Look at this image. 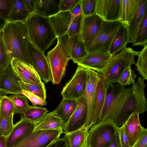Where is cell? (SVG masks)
I'll use <instances>...</instances> for the list:
<instances>
[{
  "instance_id": "6da1fadb",
  "label": "cell",
  "mask_w": 147,
  "mask_h": 147,
  "mask_svg": "<svg viewBox=\"0 0 147 147\" xmlns=\"http://www.w3.org/2000/svg\"><path fill=\"white\" fill-rule=\"evenodd\" d=\"M107 89L105 101L98 122L110 120L119 127L132 113H136L131 88L118 83L109 86Z\"/></svg>"
},
{
  "instance_id": "7a4b0ae2",
  "label": "cell",
  "mask_w": 147,
  "mask_h": 147,
  "mask_svg": "<svg viewBox=\"0 0 147 147\" xmlns=\"http://www.w3.org/2000/svg\"><path fill=\"white\" fill-rule=\"evenodd\" d=\"M1 34L11 58H17L32 65L28 50L30 41L25 23L7 22Z\"/></svg>"
},
{
  "instance_id": "3957f363",
  "label": "cell",
  "mask_w": 147,
  "mask_h": 147,
  "mask_svg": "<svg viewBox=\"0 0 147 147\" xmlns=\"http://www.w3.org/2000/svg\"><path fill=\"white\" fill-rule=\"evenodd\" d=\"M25 24L30 42L45 53L57 38L49 18L35 13L30 15Z\"/></svg>"
},
{
  "instance_id": "277c9868",
  "label": "cell",
  "mask_w": 147,
  "mask_h": 147,
  "mask_svg": "<svg viewBox=\"0 0 147 147\" xmlns=\"http://www.w3.org/2000/svg\"><path fill=\"white\" fill-rule=\"evenodd\" d=\"M57 38V45L47 52L46 56L51 72V82L53 84L60 83L71 59L68 34Z\"/></svg>"
},
{
  "instance_id": "5b68a950",
  "label": "cell",
  "mask_w": 147,
  "mask_h": 147,
  "mask_svg": "<svg viewBox=\"0 0 147 147\" xmlns=\"http://www.w3.org/2000/svg\"><path fill=\"white\" fill-rule=\"evenodd\" d=\"M139 52L130 47H126L119 53L112 56L102 72L106 88L117 83L119 75L127 67L135 64L134 58Z\"/></svg>"
},
{
  "instance_id": "8992f818",
  "label": "cell",
  "mask_w": 147,
  "mask_h": 147,
  "mask_svg": "<svg viewBox=\"0 0 147 147\" xmlns=\"http://www.w3.org/2000/svg\"><path fill=\"white\" fill-rule=\"evenodd\" d=\"M122 24L119 19L111 21H104L94 37L84 43L88 54L109 53L114 36Z\"/></svg>"
},
{
  "instance_id": "52a82bcc",
  "label": "cell",
  "mask_w": 147,
  "mask_h": 147,
  "mask_svg": "<svg viewBox=\"0 0 147 147\" xmlns=\"http://www.w3.org/2000/svg\"><path fill=\"white\" fill-rule=\"evenodd\" d=\"M119 127L110 120L92 125L88 131L87 147H108Z\"/></svg>"
},
{
  "instance_id": "ba28073f",
  "label": "cell",
  "mask_w": 147,
  "mask_h": 147,
  "mask_svg": "<svg viewBox=\"0 0 147 147\" xmlns=\"http://www.w3.org/2000/svg\"><path fill=\"white\" fill-rule=\"evenodd\" d=\"M34 127L24 133L11 147H46L59 138L62 130L33 131Z\"/></svg>"
},
{
  "instance_id": "9c48e42d",
  "label": "cell",
  "mask_w": 147,
  "mask_h": 147,
  "mask_svg": "<svg viewBox=\"0 0 147 147\" xmlns=\"http://www.w3.org/2000/svg\"><path fill=\"white\" fill-rule=\"evenodd\" d=\"M87 78L86 69L78 66L71 78L63 87L61 93L63 98L78 100L82 97Z\"/></svg>"
},
{
  "instance_id": "30bf717a",
  "label": "cell",
  "mask_w": 147,
  "mask_h": 147,
  "mask_svg": "<svg viewBox=\"0 0 147 147\" xmlns=\"http://www.w3.org/2000/svg\"><path fill=\"white\" fill-rule=\"evenodd\" d=\"M87 78L86 88L82 97L87 105V117L85 128L89 130L92 125L95 108L96 88L99 74L96 71L86 69Z\"/></svg>"
},
{
  "instance_id": "8fae6325",
  "label": "cell",
  "mask_w": 147,
  "mask_h": 147,
  "mask_svg": "<svg viewBox=\"0 0 147 147\" xmlns=\"http://www.w3.org/2000/svg\"><path fill=\"white\" fill-rule=\"evenodd\" d=\"M28 50L32 65L41 79L45 83L51 82L49 66L45 53L34 47L30 42Z\"/></svg>"
},
{
  "instance_id": "7c38bea8",
  "label": "cell",
  "mask_w": 147,
  "mask_h": 147,
  "mask_svg": "<svg viewBox=\"0 0 147 147\" xmlns=\"http://www.w3.org/2000/svg\"><path fill=\"white\" fill-rule=\"evenodd\" d=\"M10 65L14 73L21 81L34 84L41 81L32 65L17 58H13L11 60Z\"/></svg>"
},
{
  "instance_id": "4fadbf2b",
  "label": "cell",
  "mask_w": 147,
  "mask_h": 147,
  "mask_svg": "<svg viewBox=\"0 0 147 147\" xmlns=\"http://www.w3.org/2000/svg\"><path fill=\"white\" fill-rule=\"evenodd\" d=\"M136 2L134 17L129 25L125 27L126 44L135 42L142 23L147 13V0H136Z\"/></svg>"
},
{
  "instance_id": "5bb4252c",
  "label": "cell",
  "mask_w": 147,
  "mask_h": 147,
  "mask_svg": "<svg viewBox=\"0 0 147 147\" xmlns=\"http://www.w3.org/2000/svg\"><path fill=\"white\" fill-rule=\"evenodd\" d=\"M87 117L86 104L82 97L79 99V103L77 108L69 121L65 125L63 129V133H68L85 128Z\"/></svg>"
},
{
  "instance_id": "9a60e30c",
  "label": "cell",
  "mask_w": 147,
  "mask_h": 147,
  "mask_svg": "<svg viewBox=\"0 0 147 147\" xmlns=\"http://www.w3.org/2000/svg\"><path fill=\"white\" fill-rule=\"evenodd\" d=\"M104 21L95 13L83 18L81 34L84 43L90 41L94 37Z\"/></svg>"
},
{
  "instance_id": "2e32d148",
  "label": "cell",
  "mask_w": 147,
  "mask_h": 147,
  "mask_svg": "<svg viewBox=\"0 0 147 147\" xmlns=\"http://www.w3.org/2000/svg\"><path fill=\"white\" fill-rule=\"evenodd\" d=\"M112 56L109 53L88 54L77 65L86 69L94 70L99 74L102 72Z\"/></svg>"
},
{
  "instance_id": "e0dca14e",
  "label": "cell",
  "mask_w": 147,
  "mask_h": 147,
  "mask_svg": "<svg viewBox=\"0 0 147 147\" xmlns=\"http://www.w3.org/2000/svg\"><path fill=\"white\" fill-rule=\"evenodd\" d=\"M49 18L57 38L68 34L74 19L69 11H60Z\"/></svg>"
},
{
  "instance_id": "ac0fdd59",
  "label": "cell",
  "mask_w": 147,
  "mask_h": 147,
  "mask_svg": "<svg viewBox=\"0 0 147 147\" xmlns=\"http://www.w3.org/2000/svg\"><path fill=\"white\" fill-rule=\"evenodd\" d=\"M32 121L34 126L33 131L49 130H63L65 125L61 119L53 111L47 113L40 118Z\"/></svg>"
},
{
  "instance_id": "d6986e66",
  "label": "cell",
  "mask_w": 147,
  "mask_h": 147,
  "mask_svg": "<svg viewBox=\"0 0 147 147\" xmlns=\"http://www.w3.org/2000/svg\"><path fill=\"white\" fill-rule=\"evenodd\" d=\"M123 125L130 147H133L140 137L144 127L141 125L139 115L134 112Z\"/></svg>"
},
{
  "instance_id": "ffe728a7",
  "label": "cell",
  "mask_w": 147,
  "mask_h": 147,
  "mask_svg": "<svg viewBox=\"0 0 147 147\" xmlns=\"http://www.w3.org/2000/svg\"><path fill=\"white\" fill-rule=\"evenodd\" d=\"M99 74L96 88L94 111L92 125L98 123L99 121L107 93V89L104 80L102 76Z\"/></svg>"
},
{
  "instance_id": "44dd1931",
  "label": "cell",
  "mask_w": 147,
  "mask_h": 147,
  "mask_svg": "<svg viewBox=\"0 0 147 147\" xmlns=\"http://www.w3.org/2000/svg\"><path fill=\"white\" fill-rule=\"evenodd\" d=\"M145 79L139 77L137 81L132 84L131 88L134 95L136 105V113L139 115L147 111V99L145 97L146 86Z\"/></svg>"
},
{
  "instance_id": "7402d4cb",
  "label": "cell",
  "mask_w": 147,
  "mask_h": 147,
  "mask_svg": "<svg viewBox=\"0 0 147 147\" xmlns=\"http://www.w3.org/2000/svg\"><path fill=\"white\" fill-rule=\"evenodd\" d=\"M69 43L71 59L77 64L88 55L81 33L69 37Z\"/></svg>"
},
{
  "instance_id": "603a6c76",
  "label": "cell",
  "mask_w": 147,
  "mask_h": 147,
  "mask_svg": "<svg viewBox=\"0 0 147 147\" xmlns=\"http://www.w3.org/2000/svg\"><path fill=\"white\" fill-rule=\"evenodd\" d=\"M19 80L10 65L6 69L0 82V89L6 91L9 94H20L22 90L19 86Z\"/></svg>"
},
{
  "instance_id": "cb8c5ba5",
  "label": "cell",
  "mask_w": 147,
  "mask_h": 147,
  "mask_svg": "<svg viewBox=\"0 0 147 147\" xmlns=\"http://www.w3.org/2000/svg\"><path fill=\"white\" fill-rule=\"evenodd\" d=\"M34 127L32 120L20 119L14 124L10 134L6 137L7 147L13 146L24 133Z\"/></svg>"
},
{
  "instance_id": "d4e9b609",
  "label": "cell",
  "mask_w": 147,
  "mask_h": 147,
  "mask_svg": "<svg viewBox=\"0 0 147 147\" xmlns=\"http://www.w3.org/2000/svg\"><path fill=\"white\" fill-rule=\"evenodd\" d=\"M78 103L79 99L74 100L63 98L53 111L61 119L65 125L75 111Z\"/></svg>"
},
{
  "instance_id": "484cf974",
  "label": "cell",
  "mask_w": 147,
  "mask_h": 147,
  "mask_svg": "<svg viewBox=\"0 0 147 147\" xmlns=\"http://www.w3.org/2000/svg\"><path fill=\"white\" fill-rule=\"evenodd\" d=\"M30 16L23 0H11L7 22H21L25 23Z\"/></svg>"
},
{
  "instance_id": "4316f807",
  "label": "cell",
  "mask_w": 147,
  "mask_h": 147,
  "mask_svg": "<svg viewBox=\"0 0 147 147\" xmlns=\"http://www.w3.org/2000/svg\"><path fill=\"white\" fill-rule=\"evenodd\" d=\"M88 130L83 128L65 134L63 136L68 147H87Z\"/></svg>"
},
{
  "instance_id": "83f0119b",
  "label": "cell",
  "mask_w": 147,
  "mask_h": 147,
  "mask_svg": "<svg viewBox=\"0 0 147 147\" xmlns=\"http://www.w3.org/2000/svg\"><path fill=\"white\" fill-rule=\"evenodd\" d=\"M60 0H36V13L49 18L60 11Z\"/></svg>"
},
{
  "instance_id": "f1b7e54d",
  "label": "cell",
  "mask_w": 147,
  "mask_h": 147,
  "mask_svg": "<svg viewBox=\"0 0 147 147\" xmlns=\"http://www.w3.org/2000/svg\"><path fill=\"white\" fill-rule=\"evenodd\" d=\"M136 0H121V9L119 19L125 27L129 26L135 15Z\"/></svg>"
},
{
  "instance_id": "f546056e",
  "label": "cell",
  "mask_w": 147,
  "mask_h": 147,
  "mask_svg": "<svg viewBox=\"0 0 147 147\" xmlns=\"http://www.w3.org/2000/svg\"><path fill=\"white\" fill-rule=\"evenodd\" d=\"M125 27L122 24L114 36L109 52L111 56L117 54L126 47Z\"/></svg>"
},
{
  "instance_id": "4dcf8cb0",
  "label": "cell",
  "mask_w": 147,
  "mask_h": 147,
  "mask_svg": "<svg viewBox=\"0 0 147 147\" xmlns=\"http://www.w3.org/2000/svg\"><path fill=\"white\" fill-rule=\"evenodd\" d=\"M21 89L31 92L44 100L46 98V90L44 83L41 81L36 84H29L19 81Z\"/></svg>"
},
{
  "instance_id": "1f68e13d",
  "label": "cell",
  "mask_w": 147,
  "mask_h": 147,
  "mask_svg": "<svg viewBox=\"0 0 147 147\" xmlns=\"http://www.w3.org/2000/svg\"><path fill=\"white\" fill-rule=\"evenodd\" d=\"M14 107V114H22L26 111L31 107L28 102V98L25 96L14 94L9 96Z\"/></svg>"
},
{
  "instance_id": "d6a6232c",
  "label": "cell",
  "mask_w": 147,
  "mask_h": 147,
  "mask_svg": "<svg viewBox=\"0 0 147 147\" xmlns=\"http://www.w3.org/2000/svg\"><path fill=\"white\" fill-rule=\"evenodd\" d=\"M137 62L135 63L136 69L142 78L145 80L147 79V44L143 49L139 52Z\"/></svg>"
},
{
  "instance_id": "836d02e7",
  "label": "cell",
  "mask_w": 147,
  "mask_h": 147,
  "mask_svg": "<svg viewBox=\"0 0 147 147\" xmlns=\"http://www.w3.org/2000/svg\"><path fill=\"white\" fill-rule=\"evenodd\" d=\"M121 0H110L105 21L118 20L120 16Z\"/></svg>"
},
{
  "instance_id": "e575fe53",
  "label": "cell",
  "mask_w": 147,
  "mask_h": 147,
  "mask_svg": "<svg viewBox=\"0 0 147 147\" xmlns=\"http://www.w3.org/2000/svg\"><path fill=\"white\" fill-rule=\"evenodd\" d=\"M137 77L131 68V66L126 68L121 73L118 78L117 83L122 86H125L133 84L135 82Z\"/></svg>"
},
{
  "instance_id": "d590c367",
  "label": "cell",
  "mask_w": 147,
  "mask_h": 147,
  "mask_svg": "<svg viewBox=\"0 0 147 147\" xmlns=\"http://www.w3.org/2000/svg\"><path fill=\"white\" fill-rule=\"evenodd\" d=\"M48 111L45 107L31 106L26 111L21 114L20 119L35 120L40 118Z\"/></svg>"
},
{
  "instance_id": "8d00e7d4",
  "label": "cell",
  "mask_w": 147,
  "mask_h": 147,
  "mask_svg": "<svg viewBox=\"0 0 147 147\" xmlns=\"http://www.w3.org/2000/svg\"><path fill=\"white\" fill-rule=\"evenodd\" d=\"M147 42V13L144 18L140 27L136 38L132 47L138 46H144Z\"/></svg>"
},
{
  "instance_id": "74e56055",
  "label": "cell",
  "mask_w": 147,
  "mask_h": 147,
  "mask_svg": "<svg viewBox=\"0 0 147 147\" xmlns=\"http://www.w3.org/2000/svg\"><path fill=\"white\" fill-rule=\"evenodd\" d=\"M12 115L9 117L4 116L1 111L0 115V128L2 135L8 136L11 131L14 124Z\"/></svg>"
},
{
  "instance_id": "f35d334b",
  "label": "cell",
  "mask_w": 147,
  "mask_h": 147,
  "mask_svg": "<svg viewBox=\"0 0 147 147\" xmlns=\"http://www.w3.org/2000/svg\"><path fill=\"white\" fill-rule=\"evenodd\" d=\"M11 59L8 53L1 32L0 33V69L6 70L10 65Z\"/></svg>"
},
{
  "instance_id": "ab89813d",
  "label": "cell",
  "mask_w": 147,
  "mask_h": 147,
  "mask_svg": "<svg viewBox=\"0 0 147 147\" xmlns=\"http://www.w3.org/2000/svg\"><path fill=\"white\" fill-rule=\"evenodd\" d=\"M0 109L3 115L9 117L14 115V109L13 103L9 96L5 95L0 101Z\"/></svg>"
},
{
  "instance_id": "60d3db41",
  "label": "cell",
  "mask_w": 147,
  "mask_h": 147,
  "mask_svg": "<svg viewBox=\"0 0 147 147\" xmlns=\"http://www.w3.org/2000/svg\"><path fill=\"white\" fill-rule=\"evenodd\" d=\"M96 0H81L82 15L83 17L95 13Z\"/></svg>"
},
{
  "instance_id": "b9f144b4",
  "label": "cell",
  "mask_w": 147,
  "mask_h": 147,
  "mask_svg": "<svg viewBox=\"0 0 147 147\" xmlns=\"http://www.w3.org/2000/svg\"><path fill=\"white\" fill-rule=\"evenodd\" d=\"M83 18L82 14L74 18L71 23L68 32L69 37L81 33Z\"/></svg>"
},
{
  "instance_id": "7bdbcfd3",
  "label": "cell",
  "mask_w": 147,
  "mask_h": 147,
  "mask_svg": "<svg viewBox=\"0 0 147 147\" xmlns=\"http://www.w3.org/2000/svg\"><path fill=\"white\" fill-rule=\"evenodd\" d=\"M110 0H96L95 13L105 21Z\"/></svg>"
},
{
  "instance_id": "ee69618b",
  "label": "cell",
  "mask_w": 147,
  "mask_h": 147,
  "mask_svg": "<svg viewBox=\"0 0 147 147\" xmlns=\"http://www.w3.org/2000/svg\"><path fill=\"white\" fill-rule=\"evenodd\" d=\"M26 96L31 102L34 106H43L47 104V102L37 95L24 90H21L20 94Z\"/></svg>"
},
{
  "instance_id": "f6af8a7d",
  "label": "cell",
  "mask_w": 147,
  "mask_h": 147,
  "mask_svg": "<svg viewBox=\"0 0 147 147\" xmlns=\"http://www.w3.org/2000/svg\"><path fill=\"white\" fill-rule=\"evenodd\" d=\"M11 0H0V17L7 20L10 10Z\"/></svg>"
},
{
  "instance_id": "bcb514c9",
  "label": "cell",
  "mask_w": 147,
  "mask_h": 147,
  "mask_svg": "<svg viewBox=\"0 0 147 147\" xmlns=\"http://www.w3.org/2000/svg\"><path fill=\"white\" fill-rule=\"evenodd\" d=\"M80 0H60L59 3L60 11H71Z\"/></svg>"
},
{
  "instance_id": "7dc6e473",
  "label": "cell",
  "mask_w": 147,
  "mask_h": 147,
  "mask_svg": "<svg viewBox=\"0 0 147 147\" xmlns=\"http://www.w3.org/2000/svg\"><path fill=\"white\" fill-rule=\"evenodd\" d=\"M133 147H147V129L143 127L139 138Z\"/></svg>"
},
{
  "instance_id": "c3c4849f",
  "label": "cell",
  "mask_w": 147,
  "mask_h": 147,
  "mask_svg": "<svg viewBox=\"0 0 147 147\" xmlns=\"http://www.w3.org/2000/svg\"><path fill=\"white\" fill-rule=\"evenodd\" d=\"M120 140L121 147H130L128 139L126 134L123 125L118 129Z\"/></svg>"
},
{
  "instance_id": "681fc988",
  "label": "cell",
  "mask_w": 147,
  "mask_h": 147,
  "mask_svg": "<svg viewBox=\"0 0 147 147\" xmlns=\"http://www.w3.org/2000/svg\"><path fill=\"white\" fill-rule=\"evenodd\" d=\"M25 8L30 16L36 13V0H23Z\"/></svg>"
},
{
  "instance_id": "f907efd6",
  "label": "cell",
  "mask_w": 147,
  "mask_h": 147,
  "mask_svg": "<svg viewBox=\"0 0 147 147\" xmlns=\"http://www.w3.org/2000/svg\"><path fill=\"white\" fill-rule=\"evenodd\" d=\"M46 147H68L65 139L59 138L53 141Z\"/></svg>"
},
{
  "instance_id": "816d5d0a",
  "label": "cell",
  "mask_w": 147,
  "mask_h": 147,
  "mask_svg": "<svg viewBox=\"0 0 147 147\" xmlns=\"http://www.w3.org/2000/svg\"><path fill=\"white\" fill-rule=\"evenodd\" d=\"M72 17L74 19L76 17L82 14L81 5V0L70 11Z\"/></svg>"
},
{
  "instance_id": "f5cc1de1",
  "label": "cell",
  "mask_w": 147,
  "mask_h": 147,
  "mask_svg": "<svg viewBox=\"0 0 147 147\" xmlns=\"http://www.w3.org/2000/svg\"><path fill=\"white\" fill-rule=\"evenodd\" d=\"M108 147H121L118 130Z\"/></svg>"
},
{
  "instance_id": "db71d44e",
  "label": "cell",
  "mask_w": 147,
  "mask_h": 147,
  "mask_svg": "<svg viewBox=\"0 0 147 147\" xmlns=\"http://www.w3.org/2000/svg\"><path fill=\"white\" fill-rule=\"evenodd\" d=\"M6 137L3 136H0V147H7L6 142Z\"/></svg>"
},
{
  "instance_id": "11a10c76",
  "label": "cell",
  "mask_w": 147,
  "mask_h": 147,
  "mask_svg": "<svg viewBox=\"0 0 147 147\" xmlns=\"http://www.w3.org/2000/svg\"><path fill=\"white\" fill-rule=\"evenodd\" d=\"M7 23V21L6 20L0 17V33L1 32Z\"/></svg>"
},
{
  "instance_id": "9f6ffc18",
  "label": "cell",
  "mask_w": 147,
  "mask_h": 147,
  "mask_svg": "<svg viewBox=\"0 0 147 147\" xmlns=\"http://www.w3.org/2000/svg\"><path fill=\"white\" fill-rule=\"evenodd\" d=\"M8 94H9L6 91L0 89V101L3 96L6 95Z\"/></svg>"
},
{
  "instance_id": "6f0895ef",
  "label": "cell",
  "mask_w": 147,
  "mask_h": 147,
  "mask_svg": "<svg viewBox=\"0 0 147 147\" xmlns=\"http://www.w3.org/2000/svg\"><path fill=\"white\" fill-rule=\"evenodd\" d=\"M5 70H3L0 69V82L4 74Z\"/></svg>"
},
{
  "instance_id": "680465c9",
  "label": "cell",
  "mask_w": 147,
  "mask_h": 147,
  "mask_svg": "<svg viewBox=\"0 0 147 147\" xmlns=\"http://www.w3.org/2000/svg\"><path fill=\"white\" fill-rule=\"evenodd\" d=\"M0 112H1V109H0ZM2 136V134H1V131L0 128V136Z\"/></svg>"
}]
</instances>
